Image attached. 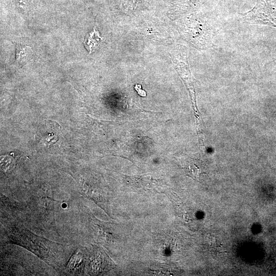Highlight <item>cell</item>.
I'll return each mask as SVG.
<instances>
[{"instance_id": "1", "label": "cell", "mask_w": 276, "mask_h": 276, "mask_svg": "<svg viewBox=\"0 0 276 276\" xmlns=\"http://www.w3.org/2000/svg\"><path fill=\"white\" fill-rule=\"evenodd\" d=\"M242 16L248 23L276 28V1L257 0L255 6Z\"/></svg>"}, {"instance_id": "2", "label": "cell", "mask_w": 276, "mask_h": 276, "mask_svg": "<svg viewBox=\"0 0 276 276\" xmlns=\"http://www.w3.org/2000/svg\"><path fill=\"white\" fill-rule=\"evenodd\" d=\"M16 60L15 62L20 66L26 64L31 59L33 54L32 48L30 46L15 43Z\"/></svg>"}, {"instance_id": "3", "label": "cell", "mask_w": 276, "mask_h": 276, "mask_svg": "<svg viewBox=\"0 0 276 276\" xmlns=\"http://www.w3.org/2000/svg\"><path fill=\"white\" fill-rule=\"evenodd\" d=\"M102 40L99 31L94 28L93 31L87 34L83 43L89 53H92L100 47Z\"/></svg>"}, {"instance_id": "4", "label": "cell", "mask_w": 276, "mask_h": 276, "mask_svg": "<svg viewBox=\"0 0 276 276\" xmlns=\"http://www.w3.org/2000/svg\"><path fill=\"white\" fill-rule=\"evenodd\" d=\"M134 88L139 95L144 97L146 96V93L145 90L142 89L141 85L135 84Z\"/></svg>"}, {"instance_id": "5", "label": "cell", "mask_w": 276, "mask_h": 276, "mask_svg": "<svg viewBox=\"0 0 276 276\" xmlns=\"http://www.w3.org/2000/svg\"><path fill=\"white\" fill-rule=\"evenodd\" d=\"M275 60H276V57H275Z\"/></svg>"}]
</instances>
